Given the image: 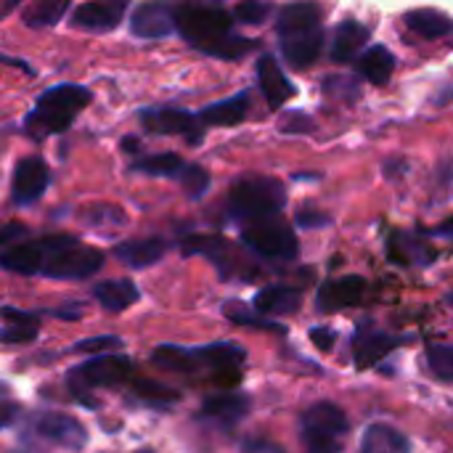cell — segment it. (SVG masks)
Returning a JSON list of instances; mask_svg holds the SVG:
<instances>
[{
  "label": "cell",
  "mask_w": 453,
  "mask_h": 453,
  "mask_svg": "<svg viewBox=\"0 0 453 453\" xmlns=\"http://www.w3.org/2000/svg\"><path fill=\"white\" fill-rule=\"evenodd\" d=\"M106 255L96 247L82 244L77 236L69 234H50L32 242H16L5 250H0V268L19 273V276H35L42 273L45 279L58 281H80L104 268Z\"/></svg>",
  "instance_id": "6da1fadb"
},
{
  "label": "cell",
  "mask_w": 453,
  "mask_h": 453,
  "mask_svg": "<svg viewBox=\"0 0 453 453\" xmlns=\"http://www.w3.org/2000/svg\"><path fill=\"white\" fill-rule=\"evenodd\" d=\"M175 32L196 50L223 58V61H239L252 48H257V40H250L234 29V13L215 3H191L183 0L173 5Z\"/></svg>",
  "instance_id": "7a4b0ae2"
},
{
  "label": "cell",
  "mask_w": 453,
  "mask_h": 453,
  "mask_svg": "<svg viewBox=\"0 0 453 453\" xmlns=\"http://www.w3.org/2000/svg\"><path fill=\"white\" fill-rule=\"evenodd\" d=\"M276 35L292 69H308L324 50V11L316 0H292L279 11Z\"/></svg>",
  "instance_id": "3957f363"
},
{
  "label": "cell",
  "mask_w": 453,
  "mask_h": 453,
  "mask_svg": "<svg viewBox=\"0 0 453 453\" xmlns=\"http://www.w3.org/2000/svg\"><path fill=\"white\" fill-rule=\"evenodd\" d=\"M90 101H93V93L88 88L74 85V82H58L37 96L21 127L35 141H45L50 135L66 133L74 125V119L88 109Z\"/></svg>",
  "instance_id": "277c9868"
},
{
  "label": "cell",
  "mask_w": 453,
  "mask_h": 453,
  "mask_svg": "<svg viewBox=\"0 0 453 453\" xmlns=\"http://www.w3.org/2000/svg\"><path fill=\"white\" fill-rule=\"evenodd\" d=\"M284 204H287V191L281 180L268 175H247L231 186L226 212L231 220L250 223V220L281 215Z\"/></svg>",
  "instance_id": "5b68a950"
},
{
  "label": "cell",
  "mask_w": 453,
  "mask_h": 453,
  "mask_svg": "<svg viewBox=\"0 0 453 453\" xmlns=\"http://www.w3.org/2000/svg\"><path fill=\"white\" fill-rule=\"evenodd\" d=\"M130 374H133V361L127 356L104 353V356H96V358H90V361H85L69 372V390L80 403L96 409L98 403L90 398V390L122 385L130 380Z\"/></svg>",
  "instance_id": "8992f818"
},
{
  "label": "cell",
  "mask_w": 453,
  "mask_h": 453,
  "mask_svg": "<svg viewBox=\"0 0 453 453\" xmlns=\"http://www.w3.org/2000/svg\"><path fill=\"white\" fill-rule=\"evenodd\" d=\"M242 242L247 250H252L257 257H265V260L287 263V260H295L300 255V242H297L292 226L281 220V215H271V218L244 223Z\"/></svg>",
  "instance_id": "52a82bcc"
},
{
  "label": "cell",
  "mask_w": 453,
  "mask_h": 453,
  "mask_svg": "<svg viewBox=\"0 0 453 453\" xmlns=\"http://www.w3.org/2000/svg\"><path fill=\"white\" fill-rule=\"evenodd\" d=\"M303 441L308 453H340L350 430L345 411L334 403H316L303 414Z\"/></svg>",
  "instance_id": "ba28073f"
},
{
  "label": "cell",
  "mask_w": 453,
  "mask_h": 453,
  "mask_svg": "<svg viewBox=\"0 0 453 453\" xmlns=\"http://www.w3.org/2000/svg\"><path fill=\"white\" fill-rule=\"evenodd\" d=\"M141 125L154 135H183L191 146H199L204 141V125L194 111L178 109V106H149L138 114Z\"/></svg>",
  "instance_id": "9c48e42d"
},
{
  "label": "cell",
  "mask_w": 453,
  "mask_h": 453,
  "mask_svg": "<svg viewBox=\"0 0 453 453\" xmlns=\"http://www.w3.org/2000/svg\"><path fill=\"white\" fill-rule=\"evenodd\" d=\"M32 430L45 443H53L58 449H66V451H82L88 446V430L69 414L45 411V414L35 417Z\"/></svg>",
  "instance_id": "30bf717a"
},
{
  "label": "cell",
  "mask_w": 453,
  "mask_h": 453,
  "mask_svg": "<svg viewBox=\"0 0 453 453\" xmlns=\"http://www.w3.org/2000/svg\"><path fill=\"white\" fill-rule=\"evenodd\" d=\"M50 183V170L45 165V159L40 157H24L16 170H13V180H11V199L13 204H35Z\"/></svg>",
  "instance_id": "8fae6325"
},
{
  "label": "cell",
  "mask_w": 453,
  "mask_h": 453,
  "mask_svg": "<svg viewBox=\"0 0 453 453\" xmlns=\"http://www.w3.org/2000/svg\"><path fill=\"white\" fill-rule=\"evenodd\" d=\"M130 0H90L72 13V27L85 32H111L122 24Z\"/></svg>",
  "instance_id": "7c38bea8"
},
{
  "label": "cell",
  "mask_w": 453,
  "mask_h": 453,
  "mask_svg": "<svg viewBox=\"0 0 453 453\" xmlns=\"http://www.w3.org/2000/svg\"><path fill=\"white\" fill-rule=\"evenodd\" d=\"M130 32L141 40H159L175 32L173 5L162 0H146L141 3L130 16Z\"/></svg>",
  "instance_id": "4fadbf2b"
},
{
  "label": "cell",
  "mask_w": 453,
  "mask_h": 453,
  "mask_svg": "<svg viewBox=\"0 0 453 453\" xmlns=\"http://www.w3.org/2000/svg\"><path fill=\"white\" fill-rule=\"evenodd\" d=\"M247 414H250V398L242 393H234V390H223L218 395L204 398V403L199 409V419L215 422L220 427H234Z\"/></svg>",
  "instance_id": "5bb4252c"
},
{
  "label": "cell",
  "mask_w": 453,
  "mask_h": 453,
  "mask_svg": "<svg viewBox=\"0 0 453 453\" xmlns=\"http://www.w3.org/2000/svg\"><path fill=\"white\" fill-rule=\"evenodd\" d=\"M257 82H260V90H263L265 104L271 109H281L297 93L295 85L289 82V77L284 74V69L279 66V61L271 53L260 56V61H257Z\"/></svg>",
  "instance_id": "9a60e30c"
},
{
  "label": "cell",
  "mask_w": 453,
  "mask_h": 453,
  "mask_svg": "<svg viewBox=\"0 0 453 453\" xmlns=\"http://www.w3.org/2000/svg\"><path fill=\"white\" fill-rule=\"evenodd\" d=\"M364 289H366V281L361 276L332 279V281L321 284L319 297H316V305L324 313H334V311H342V308L356 305L364 297Z\"/></svg>",
  "instance_id": "2e32d148"
},
{
  "label": "cell",
  "mask_w": 453,
  "mask_h": 453,
  "mask_svg": "<svg viewBox=\"0 0 453 453\" xmlns=\"http://www.w3.org/2000/svg\"><path fill=\"white\" fill-rule=\"evenodd\" d=\"M372 37V29L358 21V19H342L337 27H334V35H332V48H329V56L334 64H345L350 58H356L361 53V48L369 42Z\"/></svg>",
  "instance_id": "e0dca14e"
},
{
  "label": "cell",
  "mask_w": 453,
  "mask_h": 453,
  "mask_svg": "<svg viewBox=\"0 0 453 453\" xmlns=\"http://www.w3.org/2000/svg\"><path fill=\"white\" fill-rule=\"evenodd\" d=\"M247 111H250V93L242 90L223 101L207 104L202 111H196V117L204 127H234V125L244 122Z\"/></svg>",
  "instance_id": "ac0fdd59"
},
{
  "label": "cell",
  "mask_w": 453,
  "mask_h": 453,
  "mask_svg": "<svg viewBox=\"0 0 453 453\" xmlns=\"http://www.w3.org/2000/svg\"><path fill=\"white\" fill-rule=\"evenodd\" d=\"M167 252V242L159 239V236H151V239H133V242H122L114 247V257L127 265V268H149L154 263H159Z\"/></svg>",
  "instance_id": "d6986e66"
},
{
  "label": "cell",
  "mask_w": 453,
  "mask_h": 453,
  "mask_svg": "<svg viewBox=\"0 0 453 453\" xmlns=\"http://www.w3.org/2000/svg\"><path fill=\"white\" fill-rule=\"evenodd\" d=\"M303 303V292L295 287H284V284H273L265 287L255 295L252 308L263 316H284V313H295Z\"/></svg>",
  "instance_id": "ffe728a7"
},
{
  "label": "cell",
  "mask_w": 453,
  "mask_h": 453,
  "mask_svg": "<svg viewBox=\"0 0 453 453\" xmlns=\"http://www.w3.org/2000/svg\"><path fill=\"white\" fill-rule=\"evenodd\" d=\"M403 21L422 40H441L453 32V19L438 8H414L403 16Z\"/></svg>",
  "instance_id": "44dd1931"
},
{
  "label": "cell",
  "mask_w": 453,
  "mask_h": 453,
  "mask_svg": "<svg viewBox=\"0 0 453 453\" xmlns=\"http://www.w3.org/2000/svg\"><path fill=\"white\" fill-rule=\"evenodd\" d=\"M93 297L101 303V308L119 313V311L135 305L141 300V292L130 279H109V281H101L93 287Z\"/></svg>",
  "instance_id": "7402d4cb"
},
{
  "label": "cell",
  "mask_w": 453,
  "mask_h": 453,
  "mask_svg": "<svg viewBox=\"0 0 453 453\" xmlns=\"http://www.w3.org/2000/svg\"><path fill=\"white\" fill-rule=\"evenodd\" d=\"M361 453H411V443L390 425H372L364 433Z\"/></svg>",
  "instance_id": "603a6c76"
},
{
  "label": "cell",
  "mask_w": 453,
  "mask_h": 453,
  "mask_svg": "<svg viewBox=\"0 0 453 453\" xmlns=\"http://www.w3.org/2000/svg\"><path fill=\"white\" fill-rule=\"evenodd\" d=\"M395 69V56L385 45H372L361 58H358V72L372 82V85H388Z\"/></svg>",
  "instance_id": "cb8c5ba5"
},
{
  "label": "cell",
  "mask_w": 453,
  "mask_h": 453,
  "mask_svg": "<svg viewBox=\"0 0 453 453\" xmlns=\"http://www.w3.org/2000/svg\"><path fill=\"white\" fill-rule=\"evenodd\" d=\"M180 250H183V255H204V257H210L226 273V263H228V252H231L226 239L212 236V234H188L180 242Z\"/></svg>",
  "instance_id": "d4e9b609"
},
{
  "label": "cell",
  "mask_w": 453,
  "mask_h": 453,
  "mask_svg": "<svg viewBox=\"0 0 453 453\" xmlns=\"http://www.w3.org/2000/svg\"><path fill=\"white\" fill-rule=\"evenodd\" d=\"M151 364L178 374H194L202 366L199 358L194 356V348H180V345H159L151 353Z\"/></svg>",
  "instance_id": "484cf974"
},
{
  "label": "cell",
  "mask_w": 453,
  "mask_h": 453,
  "mask_svg": "<svg viewBox=\"0 0 453 453\" xmlns=\"http://www.w3.org/2000/svg\"><path fill=\"white\" fill-rule=\"evenodd\" d=\"M72 0H32L21 11V21L29 29H42V27H56L64 13L69 11Z\"/></svg>",
  "instance_id": "4316f807"
},
{
  "label": "cell",
  "mask_w": 453,
  "mask_h": 453,
  "mask_svg": "<svg viewBox=\"0 0 453 453\" xmlns=\"http://www.w3.org/2000/svg\"><path fill=\"white\" fill-rule=\"evenodd\" d=\"M183 165L186 162L178 154L165 151V154H154V157H143V159L133 162L130 173H141V175H149V178H175L178 180Z\"/></svg>",
  "instance_id": "83f0119b"
},
{
  "label": "cell",
  "mask_w": 453,
  "mask_h": 453,
  "mask_svg": "<svg viewBox=\"0 0 453 453\" xmlns=\"http://www.w3.org/2000/svg\"><path fill=\"white\" fill-rule=\"evenodd\" d=\"M390 348H395V340L393 337H385L380 332L358 334V340H356V366L358 369H366L369 364H377Z\"/></svg>",
  "instance_id": "f1b7e54d"
},
{
  "label": "cell",
  "mask_w": 453,
  "mask_h": 453,
  "mask_svg": "<svg viewBox=\"0 0 453 453\" xmlns=\"http://www.w3.org/2000/svg\"><path fill=\"white\" fill-rule=\"evenodd\" d=\"M223 313L228 316V321H234V324H239V326H250V329H265V332H284V326L281 324H276V321H268L263 313H257L255 308H244L242 303H226V308H223Z\"/></svg>",
  "instance_id": "f546056e"
},
{
  "label": "cell",
  "mask_w": 453,
  "mask_h": 453,
  "mask_svg": "<svg viewBox=\"0 0 453 453\" xmlns=\"http://www.w3.org/2000/svg\"><path fill=\"white\" fill-rule=\"evenodd\" d=\"M425 364L435 380L453 385V345H430L425 353Z\"/></svg>",
  "instance_id": "4dcf8cb0"
},
{
  "label": "cell",
  "mask_w": 453,
  "mask_h": 453,
  "mask_svg": "<svg viewBox=\"0 0 453 453\" xmlns=\"http://www.w3.org/2000/svg\"><path fill=\"white\" fill-rule=\"evenodd\" d=\"M178 183L183 186V191H186L191 199H202V196L210 191L212 178H210V173H207L202 165L186 162V165H183V170H180V175H178Z\"/></svg>",
  "instance_id": "1f68e13d"
},
{
  "label": "cell",
  "mask_w": 453,
  "mask_h": 453,
  "mask_svg": "<svg viewBox=\"0 0 453 453\" xmlns=\"http://www.w3.org/2000/svg\"><path fill=\"white\" fill-rule=\"evenodd\" d=\"M133 390L138 398L149 401V403H157V406H167V403H178L180 401V393L162 385V382H154V380H135L133 382Z\"/></svg>",
  "instance_id": "d6a6232c"
},
{
  "label": "cell",
  "mask_w": 453,
  "mask_h": 453,
  "mask_svg": "<svg viewBox=\"0 0 453 453\" xmlns=\"http://www.w3.org/2000/svg\"><path fill=\"white\" fill-rule=\"evenodd\" d=\"M90 226H96V228H109V226H114V228H122L125 223H127V218H125V212L119 210V207H111V204H93V207H88L85 210V215H82Z\"/></svg>",
  "instance_id": "836d02e7"
},
{
  "label": "cell",
  "mask_w": 453,
  "mask_h": 453,
  "mask_svg": "<svg viewBox=\"0 0 453 453\" xmlns=\"http://www.w3.org/2000/svg\"><path fill=\"white\" fill-rule=\"evenodd\" d=\"M125 342L119 337H111V334H104V337H88V340H80L72 345L74 353H90V356H104V353H114V350H122Z\"/></svg>",
  "instance_id": "e575fe53"
},
{
  "label": "cell",
  "mask_w": 453,
  "mask_h": 453,
  "mask_svg": "<svg viewBox=\"0 0 453 453\" xmlns=\"http://www.w3.org/2000/svg\"><path fill=\"white\" fill-rule=\"evenodd\" d=\"M271 13V3L268 0H242L234 8V19L242 24H263Z\"/></svg>",
  "instance_id": "d590c367"
},
{
  "label": "cell",
  "mask_w": 453,
  "mask_h": 453,
  "mask_svg": "<svg viewBox=\"0 0 453 453\" xmlns=\"http://www.w3.org/2000/svg\"><path fill=\"white\" fill-rule=\"evenodd\" d=\"M324 90H326V96H334V98H340V101H356V98H358V80L342 77V74L326 77V80H324Z\"/></svg>",
  "instance_id": "8d00e7d4"
},
{
  "label": "cell",
  "mask_w": 453,
  "mask_h": 453,
  "mask_svg": "<svg viewBox=\"0 0 453 453\" xmlns=\"http://www.w3.org/2000/svg\"><path fill=\"white\" fill-rule=\"evenodd\" d=\"M37 340V326H21V324H11L5 329H0V342L3 345H27Z\"/></svg>",
  "instance_id": "74e56055"
},
{
  "label": "cell",
  "mask_w": 453,
  "mask_h": 453,
  "mask_svg": "<svg viewBox=\"0 0 453 453\" xmlns=\"http://www.w3.org/2000/svg\"><path fill=\"white\" fill-rule=\"evenodd\" d=\"M279 127L284 133H311L313 130V119L305 111H287L279 122Z\"/></svg>",
  "instance_id": "f35d334b"
},
{
  "label": "cell",
  "mask_w": 453,
  "mask_h": 453,
  "mask_svg": "<svg viewBox=\"0 0 453 453\" xmlns=\"http://www.w3.org/2000/svg\"><path fill=\"white\" fill-rule=\"evenodd\" d=\"M295 223H297L300 228H324V226L332 223V218H329L326 212L316 210V207H303V210L297 212Z\"/></svg>",
  "instance_id": "ab89813d"
},
{
  "label": "cell",
  "mask_w": 453,
  "mask_h": 453,
  "mask_svg": "<svg viewBox=\"0 0 453 453\" xmlns=\"http://www.w3.org/2000/svg\"><path fill=\"white\" fill-rule=\"evenodd\" d=\"M0 319H5L8 324H21V326H37V321H40V313H29V311H21V308H11V305H3V308H0Z\"/></svg>",
  "instance_id": "60d3db41"
},
{
  "label": "cell",
  "mask_w": 453,
  "mask_h": 453,
  "mask_svg": "<svg viewBox=\"0 0 453 453\" xmlns=\"http://www.w3.org/2000/svg\"><path fill=\"white\" fill-rule=\"evenodd\" d=\"M24 236H27V226H24V223H16V220L0 223V250H5V247L21 242Z\"/></svg>",
  "instance_id": "b9f144b4"
},
{
  "label": "cell",
  "mask_w": 453,
  "mask_h": 453,
  "mask_svg": "<svg viewBox=\"0 0 453 453\" xmlns=\"http://www.w3.org/2000/svg\"><path fill=\"white\" fill-rule=\"evenodd\" d=\"M311 340L319 350H332L337 342V334L326 326H316V329H311Z\"/></svg>",
  "instance_id": "7bdbcfd3"
},
{
  "label": "cell",
  "mask_w": 453,
  "mask_h": 453,
  "mask_svg": "<svg viewBox=\"0 0 453 453\" xmlns=\"http://www.w3.org/2000/svg\"><path fill=\"white\" fill-rule=\"evenodd\" d=\"M21 417V406L16 401H0V430L11 427Z\"/></svg>",
  "instance_id": "ee69618b"
},
{
  "label": "cell",
  "mask_w": 453,
  "mask_h": 453,
  "mask_svg": "<svg viewBox=\"0 0 453 453\" xmlns=\"http://www.w3.org/2000/svg\"><path fill=\"white\" fill-rule=\"evenodd\" d=\"M48 316L61 319V321H77L82 316V308L80 305H66V308H58V311H48Z\"/></svg>",
  "instance_id": "f6af8a7d"
},
{
  "label": "cell",
  "mask_w": 453,
  "mask_h": 453,
  "mask_svg": "<svg viewBox=\"0 0 453 453\" xmlns=\"http://www.w3.org/2000/svg\"><path fill=\"white\" fill-rule=\"evenodd\" d=\"M433 234H435V236H446V239H453V218L443 220L441 226H435V228H433Z\"/></svg>",
  "instance_id": "bcb514c9"
},
{
  "label": "cell",
  "mask_w": 453,
  "mask_h": 453,
  "mask_svg": "<svg viewBox=\"0 0 453 453\" xmlns=\"http://www.w3.org/2000/svg\"><path fill=\"white\" fill-rule=\"evenodd\" d=\"M122 151H130V154H135V151H141V141L138 138H122Z\"/></svg>",
  "instance_id": "7dc6e473"
},
{
  "label": "cell",
  "mask_w": 453,
  "mask_h": 453,
  "mask_svg": "<svg viewBox=\"0 0 453 453\" xmlns=\"http://www.w3.org/2000/svg\"><path fill=\"white\" fill-rule=\"evenodd\" d=\"M138 453H154V451H146V449H143V451H138Z\"/></svg>",
  "instance_id": "c3c4849f"
},
{
  "label": "cell",
  "mask_w": 453,
  "mask_h": 453,
  "mask_svg": "<svg viewBox=\"0 0 453 453\" xmlns=\"http://www.w3.org/2000/svg\"><path fill=\"white\" fill-rule=\"evenodd\" d=\"M449 300H451V303H453V292H451V297H449Z\"/></svg>",
  "instance_id": "681fc988"
}]
</instances>
